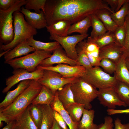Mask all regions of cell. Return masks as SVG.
Here are the masks:
<instances>
[{"mask_svg": "<svg viewBox=\"0 0 129 129\" xmlns=\"http://www.w3.org/2000/svg\"><path fill=\"white\" fill-rule=\"evenodd\" d=\"M20 11L24 15L27 22L35 29H40L46 27L47 26L44 14L42 10L40 13H37L32 12L23 6Z\"/></svg>", "mask_w": 129, "mask_h": 129, "instance_id": "9a60e30c", "label": "cell"}, {"mask_svg": "<svg viewBox=\"0 0 129 129\" xmlns=\"http://www.w3.org/2000/svg\"><path fill=\"white\" fill-rule=\"evenodd\" d=\"M87 41L96 44L99 48L108 44L115 42L113 33L107 31L101 36L94 38L88 37Z\"/></svg>", "mask_w": 129, "mask_h": 129, "instance_id": "4dcf8cb0", "label": "cell"}, {"mask_svg": "<svg viewBox=\"0 0 129 129\" xmlns=\"http://www.w3.org/2000/svg\"><path fill=\"white\" fill-rule=\"evenodd\" d=\"M44 72L43 70L39 68L32 72L22 68L14 69L13 75L6 79V86L3 90L2 93H7L13 86L22 81L27 80L38 81L42 77Z\"/></svg>", "mask_w": 129, "mask_h": 129, "instance_id": "30bf717a", "label": "cell"}, {"mask_svg": "<svg viewBox=\"0 0 129 129\" xmlns=\"http://www.w3.org/2000/svg\"><path fill=\"white\" fill-rule=\"evenodd\" d=\"M97 97L100 103L108 109H115L117 106L127 105L120 99L113 86L98 89Z\"/></svg>", "mask_w": 129, "mask_h": 129, "instance_id": "8fae6325", "label": "cell"}, {"mask_svg": "<svg viewBox=\"0 0 129 129\" xmlns=\"http://www.w3.org/2000/svg\"><path fill=\"white\" fill-rule=\"evenodd\" d=\"M71 24L69 21L61 20L47 26L46 28L50 35H54L64 37L68 36V31Z\"/></svg>", "mask_w": 129, "mask_h": 129, "instance_id": "d6986e66", "label": "cell"}, {"mask_svg": "<svg viewBox=\"0 0 129 129\" xmlns=\"http://www.w3.org/2000/svg\"><path fill=\"white\" fill-rule=\"evenodd\" d=\"M76 49L78 54L76 61L80 64V65L83 66L86 69L92 68L93 67L86 53L77 45L76 47Z\"/></svg>", "mask_w": 129, "mask_h": 129, "instance_id": "d590c367", "label": "cell"}, {"mask_svg": "<svg viewBox=\"0 0 129 129\" xmlns=\"http://www.w3.org/2000/svg\"><path fill=\"white\" fill-rule=\"evenodd\" d=\"M71 85V83L67 84L57 91L58 99L64 108L68 105L75 102Z\"/></svg>", "mask_w": 129, "mask_h": 129, "instance_id": "cb8c5ba5", "label": "cell"}, {"mask_svg": "<svg viewBox=\"0 0 129 129\" xmlns=\"http://www.w3.org/2000/svg\"><path fill=\"white\" fill-rule=\"evenodd\" d=\"M26 42L30 46L36 50H44L52 52L61 46L56 41L44 42L34 39L33 36L28 39Z\"/></svg>", "mask_w": 129, "mask_h": 129, "instance_id": "7402d4cb", "label": "cell"}, {"mask_svg": "<svg viewBox=\"0 0 129 129\" xmlns=\"http://www.w3.org/2000/svg\"><path fill=\"white\" fill-rule=\"evenodd\" d=\"M81 77L98 89L113 86L117 81L114 76L105 72L100 66L86 69Z\"/></svg>", "mask_w": 129, "mask_h": 129, "instance_id": "52a82bcc", "label": "cell"}, {"mask_svg": "<svg viewBox=\"0 0 129 129\" xmlns=\"http://www.w3.org/2000/svg\"><path fill=\"white\" fill-rule=\"evenodd\" d=\"M113 129H129V123L123 124L121 120L117 118L115 120Z\"/></svg>", "mask_w": 129, "mask_h": 129, "instance_id": "7bdbcfd3", "label": "cell"}, {"mask_svg": "<svg viewBox=\"0 0 129 129\" xmlns=\"http://www.w3.org/2000/svg\"><path fill=\"white\" fill-rule=\"evenodd\" d=\"M102 9L113 13L103 0H46L44 14L47 26L61 20L72 24Z\"/></svg>", "mask_w": 129, "mask_h": 129, "instance_id": "6da1fadb", "label": "cell"}, {"mask_svg": "<svg viewBox=\"0 0 129 129\" xmlns=\"http://www.w3.org/2000/svg\"><path fill=\"white\" fill-rule=\"evenodd\" d=\"M46 0H27L24 8L28 10L33 9L35 12L40 13L41 9L44 13V9Z\"/></svg>", "mask_w": 129, "mask_h": 129, "instance_id": "e575fe53", "label": "cell"}, {"mask_svg": "<svg viewBox=\"0 0 129 129\" xmlns=\"http://www.w3.org/2000/svg\"><path fill=\"white\" fill-rule=\"evenodd\" d=\"M125 55L116 64V68L114 76L118 81L129 85V71L125 65L124 58Z\"/></svg>", "mask_w": 129, "mask_h": 129, "instance_id": "f1b7e54d", "label": "cell"}, {"mask_svg": "<svg viewBox=\"0 0 129 129\" xmlns=\"http://www.w3.org/2000/svg\"><path fill=\"white\" fill-rule=\"evenodd\" d=\"M15 120L17 124L21 129H38L31 118L28 108Z\"/></svg>", "mask_w": 129, "mask_h": 129, "instance_id": "d4e9b609", "label": "cell"}, {"mask_svg": "<svg viewBox=\"0 0 129 129\" xmlns=\"http://www.w3.org/2000/svg\"><path fill=\"white\" fill-rule=\"evenodd\" d=\"M27 0H18L13 5L6 11L0 9V38L5 45L10 43L14 37L13 14L15 11H20L25 5Z\"/></svg>", "mask_w": 129, "mask_h": 129, "instance_id": "5b68a950", "label": "cell"}, {"mask_svg": "<svg viewBox=\"0 0 129 129\" xmlns=\"http://www.w3.org/2000/svg\"><path fill=\"white\" fill-rule=\"evenodd\" d=\"M90 27L91 23L89 16L71 25L68 31V35L74 32H78L80 35L86 34Z\"/></svg>", "mask_w": 129, "mask_h": 129, "instance_id": "83f0119b", "label": "cell"}, {"mask_svg": "<svg viewBox=\"0 0 129 129\" xmlns=\"http://www.w3.org/2000/svg\"><path fill=\"white\" fill-rule=\"evenodd\" d=\"M16 124V120H12L2 129H14Z\"/></svg>", "mask_w": 129, "mask_h": 129, "instance_id": "7dc6e473", "label": "cell"}, {"mask_svg": "<svg viewBox=\"0 0 129 129\" xmlns=\"http://www.w3.org/2000/svg\"><path fill=\"white\" fill-rule=\"evenodd\" d=\"M54 99L50 106L53 110L58 112L66 122L69 129H79V122L74 121L66 111L58 97L57 91Z\"/></svg>", "mask_w": 129, "mask_h": 129, "instance_id": "2e32d148", "label": "cell"}, {"mask_svg": "<svg viewBox=\"0 0 129 129\" xmlns=\"http://www.w3.org/2000/svg\"><path fill=\"white\" fill-rule=\"evenodd\" d=\"M109 5L111 10L114 12L117 8L118 0H103Z\"/></svg>", "mask_w": 129, "mask_h": 129, "instance_id": "f6af8a7d", "label": "cell"}, {"mask_svg": "<svg viewBox=\"0 0 129 129\" xmlns=\"http://www.w3.org/2000/svg\"><path fill=\"white\" fill-rule=\"evenodd\" d=\"M107 112L108 114L109 115L117 114L129 113V108L119 109H107Z\"/></svg>", "mask_w": 129, "mask_h": 129, "instance_id": "ee69618b", "label": "cell"}, {"mask_svg": "<svg viewBox=\"0 0 129 129\" xmlns=\"http://www.w3.org/2000/svg\"><path fill=\"white\" fill-rule=\"evenodd\" d=\"M52 52L41 50H36L33 53L23 57L7 61L5 64L9 65L14 69L22 68L29 72L35 71L42 61L50 57Z\"/></svg>", "mask_w": 129, "mask_h": 129, "instance_id": "8992f818", "label": "cell"}, {"mask_svg": "<svg viewBox=\"0 0 129 129\" xmlns=\"http://www.w3.org/2000/svg\"><path fill=\"white\" fill-rule=\"evenodd\" d=\"M114 124L113 118L110 116H106L104 118V123L99 124L98 129H113Z\"/></svg>", "mask_w": 129, "mask_h": 129, "instance_id": "60d3db41", "label": "cell"}, {"mask_svg": "<svg viewBox=\"0 0 129 129\" xmlns=\"http://www.w3.org/2000/svg\"><path fill=\"white\" fill-rule=\"evenodd\" d=\"M37 68L54 71L60 74L64 78L82 77L86 71V68L81 66H71L62 64L55 66L43 67L38 66Z\"/></svg>", "mask_w": 129, "mask_h": 129, "instance_id": "7c38bea8", "label": "cell"}, {"mask_svg": "<svg viewBox=\"0 0 129 129\" xmlns=\"http://www.w3.org/2000/svg\"><path fill=\"white\" fill-rule=\"evenodd\" d=\"M41 105L42 117L40 129H51L54 119L53 109L50 105L42 104Z\"/></svg>", "mask_w": 129, "mask_h": 129, "instance_id": "484cf974", "label": "cell"}, {"mask_svg": "<svg viewBox=\"0 0 129 129\" xmlns=\"http://www.w3.org/2000/svg\"><path fill=\"white\" fill-rule=\"evenodd\" d=\"M113 87L121 100L129 106V85L117 80Z\"/></svg>", "mask_w": 129, "mask_h": 129, "instance_id": "1f68e13d", "label": "cell"}, {"mask_svg": "<svg viewBox=\"0 0 129 129\" xmlns=\"http://www.w3.org/2000/svg\"><path fill=\"white\" fill-rule=\"evenodd\" d=\"M129 1L128 0L118 11L111 14L112 18L118 26H123L124 24L128 10Z\"/></svg>", "mask_w": 129, "mask_h": 129, "instance_id": "d6a6232c", "label": "cell"}, {"mask_svg": "<svg viewBox=\"0 0 129 129\" xmlns=\"http://www.w3.org/2000/svg\"><path fill=\"white\" fill-rule=\"evenodd\" d=\"M128 1V0H118L117 7L115 12L118 11Z\"/></svg>", "mask_w": 129, "mask_h": 129, "instance_id": "c3c4849f", "label": "cell"}, {"mask_svg": "<svg viewBox=\"0 0 129 129\" xmlns=\"http://www.w3.org/2000/svg\"><path fill=\"white\" fill-rule=\"evenodd\" d=\"M13 17L14 37L9 43L0 45V49L5 51L11 50L20 43L36 35L38 33L36 29L26 21L24 15L19 11L14 12Z\"/></svg>", "mask_w": 129, "mask_h": 129, "instance_id": "3957f363", "label": "cell"}, {"mask_svg": "<svg viewBox=\"0 0 129 129\" xmlns=\"http://www.w3.org/2000/svg\"><path fill=\"white\" fill-rule=\"evenodd\" d=\"M88 36L87 33L84 35L77 34L64 37L56 35H50L49 38L51 40L58 42L64 50L68 57L76 61L78 54L76 47L78 44L84 40Z\"/></svg>", "mask_w": 129, "mask_h": 129, "instance_id": "9c48e42d", "label": "cell"}, {"mask_svg": "<svg viewBox=\"0 0 129 129\" xmlns=\"http://www.w3.org/2000/svg\"><path fill=\"white\" fill-rule=\"evenodd\" d=\"M112 13L107 10L102 9L95 14L102 22L107 31L113 33L118 26L111 17Z\"/></svg>", "mask_w": 129, "mask_h": 129, "instance_id": "603a6c76", "label": "cell"}, {"mask_svg": "<svg viewBox=\"0 0 129 129\" xmlns=\"http://www.w3.org/2000/svg\"><path fill=\"white\" fill-rule=\"evenodd\" d=\"M11 120L7 116L5 115L0 110V127L3 125L2 121H4L7 124L9 123Z\"/></svg>", "mask_w": 129, "mask_h": 129, "instance_id": "bcb514c9", "label": "cell"}, {"mask_svg": "<svg viewBox=\"0 0 129 129\" xmlns=\"http://www.w3.org/2000/svg\"><path fill=\"white\" fill-rule=\"evenodd\" d=\"M125 54L123 47L115 42L108 44L99 50V57L101 60L108 59L116 64Z\"/></svg>", "mask_w": 129, "mask_h": 129, "instance_id": "5bb4252c", "label": "cell"}, {"mask_svg": "<svg viewBox=\"0 0 129 129\" xmlns=\"http://www.w3.org/2000/svg\"><path fill=\"white\" fill-rule=\"evenodd\" d=\"M18 0H0V9L6 11L13 5Z\"/></svg>", "mask_w": 129, "mask_h": 129, "instance_id": "b9f144b4", "label": "cell"}, {"mask_svg": "<svg viewBox=\"0 0 129 129\" xmlns=\"http://www.w3.org/2000/svg\"><path fill=\"white\" fill-rule=\"evenodd\" d=\"M51 129H61L59 125L54 119Z\"/></svg>", "mask_w": 129, "mask_h": 129, "instance_id": "f907efd6", "label": "cell"}, {"mask_svg": "<svg viewBox=\"0 0 129 129\" xmlns=\"http://www.w3.org/2000/svg\"><path fill=\"white\" fill-rule=\"evenodd\" d=\"M42 85L38 81L32 80L29 86L9 105L0 110L11 120L22 113L31 104L40 91Z\"/></svg>", "mask_w": 129, "mask_h": 129, "instance_id": "7a4b0ae2", "label": "cell"}, {"mask_svg": "<svg viewBox=\"0 0 129 129\" xmlns=\"http://www.w3.org/2000/svg\"><path fill=\"white\" fill-rule=\"evenodd\" d=\"M115 42L123 47L126 35V27L124 24L118 26L113 32Z\"/></svg>", "mask_w": 129, "mask_h": 129, "instance_id": "8d00e7d4", "label": "cell"}, {"mask_svg": "<svg viewBox=\"0 0 129 129\" xmlns=\"http://www.w3.org/2000/svg\"><path fill=\"white\" fill-rule=\"evenodd\" d=\"M95 111L93 109H85L81 119L79 122V129H98L99 124L94 123Z\"/></svg>", "mask_w": 129, "mask_h": 129, "instance_id": "ffe728a7", "label": "cell"}, {"mask_svg": "<svg viewBox=\"0 0 129 129\" xmlns=\"http://www.w3.org/2000/svg\"><path fill=\"white\" fill-rule=\"evenodd\" d=\"M31 80L22 81L15 89L7 92L4 99L0 103V108H4L11 104L29 86Z\"/></svg>", "mask_w": 129, "mask_h": 129, "instance_id": "e0dca14e", "label": "cell"}, {"mask_svg": "<svg viewBox=\"0 0 129 129\" xmlns=\"http://www.w3.org/2000/svg\"><path fill=\"white\" fill-rule=\"evenodd\" d=\"M64 108L72 119L77 122L80 121L85 109L84 105L75 102L68 105Z\"/></svg>", "mask_w": 129, "mask_h": 129, "instance_id": "f546056e", "label": "cell"}, {"mask_svg": "<svg viewBox=\"0 0 129 129\" xmlns=\"http://www.w3.org/2000/svg\"><path fill=\"white\" fill-rule=\"evenodd\" d=\"M129 8L127 16L129 17Z\"/></svg>", "mask_w": 129, "mask_h": 129, "instance_id": "f5cc1de1", "label": "cell"}, {"mask_svg": "<svg viewBox=\"0 0 129 129\" xmlns=\"http://www.w3.org/2000/svg\"><path fill=\"white\" fill-rule=\"evenodd\" d=\"M124 62L126 66L129 71V54H125Z\"/></svg>", "mask_w": 129, "mask_h": 129, "instance_id": "681fc988", "label": "cell"}, {"mask_svg": "<svg viewBox=\"0 0 129 129\" xmlns=\"http://www.w3.org/2000/svg\"><path fill=\"white\" fill-rule=\"evenodd\" d=\"M100 66L101 67L105 72L109 74L114 73L116 68V64L112 60L107 58L101 60Z\"/></svg>", "mask_w": 129, "mask_h": 129, "instance_id": "74e56055", "label": "cell"}, {"mask_svg": "<svg viewBox=\"0 0 129 129\" xmlns=\"http://www.w3.org/2000/svg\"><path fill=\"white\" fill-rule=\"evenodd\" d=\"M36 50L29 45L26 41L19 44L4 55L5 61H7L19 57L26 55Z\"/></svg>", "mask_w": 129, "mask_h": 129, "instance_id": "ac0fdd59", "label": "cell"}, {"mask_svg": "<svg viewBox=\"0 0 129 129\" xmlns=\"http://www.w3.org/2000/svg\"><path fill=\"white\" fill-rule=\"evenodd\" d=\"M55 96L48 87L42 85L41 89L37 96L32 101L31 104L50 105Z\"/></svg>", "mask_w": 129, "mask_h": 129, "instance_id": "44dd1931", "label": "cell"}, {"mask_svg": "<svg viewBox=\"0 0 129 129\" xmlns=\"http://www.w3.org/2000/svg\"><path fill=\"white\" fill-rule=\"evenodd\" d=\"M42 77L38 81L42 85L49 88L54 94L65 85L72 83L77 80L75 77L63 78L59 73L53 71L44 70Z\"/></svg>", "mask_w": 129, "mask_h": 129, "instance_id": "ba28073f", "label": "cell"}, {"mask_svg": "<svg viewBox=\"0 0 129 129\" xmlns=\"http://www.w3.org/2000/svg\"><path fill=\"white\" fill-rule=\"evenodd\" d=\"M14 129H21L16 124Z\"/></svg>", "mask_w": 129, "mask_h": 129, "instance_id": "816d5d0a", "label": "cell"}, {"mask_svg": "<svg viewBox=\"0 0 129 129\" xmlns=\"http://www.w3.org/2000/svg\"><path fill=\"white\" fill-rule=\"evenodd\" d=\"M30 116L38 129H40L42 117L40 104H30L28 107Z\"/></svg>", "mask_w": 129, "mask_h": 129, "instance_id": "836d02e7", "label": "cell"}, {"mask_svg": "<svg viewBox=\"0 0 129 129\" xmlns=\"http://www.w3.org/2000/svg\"><path fill=\"white\" fill-rule=\"evenodd\" d=\"M126 35L123 48L126 54H129V17L126 16L124 23Z\"/></svg>", "mask_w": 129, "mask_h": 129, "instance_id": "f35d334b", "label": "cell"}, {"mask_svg": "<svg viewBox=\"0 0 129 129\" xmlns=\"http://www.w3.org/2000/svg\"><path fill=\"white\" fill-rule=\"evenodd\" d=\"M53 110L54 118L61 129H69L66 122L60 114L56 111Z\"/></svg>", "mask_w": 129, "mask_h": 129, "instance_id": "ab89813d", "label": "cell"}, {"mask_svg": "<svg viewBox=\"0 0 129 129\" xmlns=\"http://www.w3.org/2000/svg\"><path fill=\"white\" fill-rule=\"evenodd\" d=\"M71 88L75 102L84 105L85 109H91V102L97 97V89L81 77L71 84Z\"/></svg>", "mask_w": 129, "mask_h": 129, "instance_id": "277c9868", "label": "cell"}, {"mask_svg": "<svg viewBox=\"0 0 129 129\" xmlns=\"http://www.w3.org/2000/svg\"><path fill=\"white\" fill-rule=\"evenodd\" d=\"M62 48L61 46L54 50L53 52V54L43 60L39 66L46 67L53 66L54 64L62 63L67 64L73 66H80L76 60L68 57Z\"/></svg>", "mask_w": 129, "mask_h": 129, "instance_id": "4fadbf2b", "label": "cell"}, {"mask_svg": "<svg viewBox=\"0 0 129 129\" xmlns=\"http://www.w3.org/2000/svg\"><path fill=\"white\" fill-rule=\"evenodd\" d=\"M92 30L89 36L94 38L102 35L107 31L101 21L95 14L89 16Z\"/></svg>", "mask_w": 129, "mask_h": 129, "instance_id": "4316f807", "label": "cell"}]
</instances>
